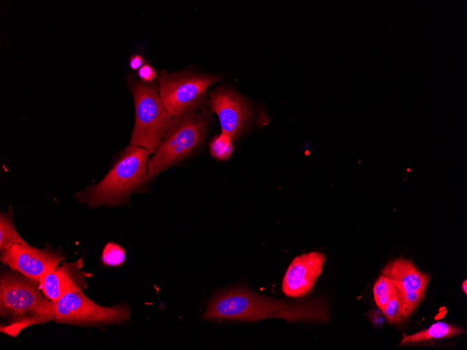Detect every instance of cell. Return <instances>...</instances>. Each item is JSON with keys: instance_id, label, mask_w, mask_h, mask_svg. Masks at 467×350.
<instances>
[{"instance_id": "6da1fadb", "label": "cell", "mask_w": 467, "mask_h": 350, "mask_svg": "<svg viewBox=\"0 0 467 350\" xmlns=\"http://www.w3.org/2000/svg\"><path fill=\"white\" fill-rule=\"evenodd\" d=\"M0 330L16 337L29 326L54 321V302L40 286L10 268L0 274Z\"/></svg>"}, {"instance_id": "7a4b0ae2", "label": "cell", "mask_w": 467, "mask_h": 350, "mask_svg": "<svg viewBox=\"0 0 467 350\" xmlns=\"http://www.w3.org/2000/svg\"><path fill=\"white\" fill-rule=\"evenodd\" d=\"M149 154L144 147H127L105 177L96 184L76 193V200L93 209L128 204L131 195L143 191L152 179L148 171Z\"/></svg>"}, {"instance_id": "3957f363", "label": "cell", "mask_w": 467, "mask_h": 350, "mask_svg": "<svg viewBox=\"0 0 467 350\" xmlns=\"http://www.w3.org/2000/svg\"><path fill=\"white\" fill-rule=\"evenodd\" d=\"M207 110L173 117L162 140L148 161L151 177L190 156L203 142L210 123Z\"/></svg>"}, {"instance_id": "277c9868", "label": "cell", "mask_w": 467, "mask_h": 350, "mask_svg": "<svg viewBox=\"0 0 467 350\" xmlns=\"http://www.w3.org/2000/svg\"><path fill=\"white\" fill-rule=\"evenodd\" d=\"M129 85L136 110L130 145L144 147L153 154L173 117L167 110L156 82L131 80Z\"/></svg>"}, {"instance_id": "5b68a950", "label": "cell", "mask_w": 467, "mask_h": 350, "mask_svg": "<svg viewBox=\"0 0 467 350\" xmlns=\"http://www.w3.org/2000/svg\"><path fill=\"white\" fill-rule=\"evenodd\" d=\"M157 79L160 96L174 117L203 110L208 103L206 99L208 88L220 78L188 71L168 73L162 70Z\"/></svg>"}, {"instance_id": "8992f818", "label": "cell", "mask_w": 467, "mask_h": 350, "mask_svg": "<svg viewBox=\"0 0 467 350\" xmlns=\"http://www.w3.org/2000/svg\"><path fill=\"white\" fill-rule=\"evenodd\" d=\"M56 323L81 327L103 328L120 325L130 319L127 303L112 307L101 306L87 297L83 291L69 292L54 302Z\"/></svg>"}, {"instance_id": "52a82bcc", "label": "cell", "mask_w": 467, "mask_h": 350, "mask_svg": "<svg viewBox=\"0 0 467 350\" xmlns=\"http://www.w3.org/2000/svg\"><path fill=\"white\" fill-rule=\"evenodd\" d=\"M66 255L47 244L43 249L27 242L1 251L0 261L9 268L37 284L41 289L45 277L58 266Z\"/></svg>"}, {"instance_id": "ba28073f", "label": "cell", "mask_w": 467, "mask_h": 350, "mask_svg": "<svg viewBox=\"0 0 467 350\" xmlns=\"http://www.w3.org/2000/svg\"><path fill=\"white\" fill-rule=\"evenodd\" d=\"M208 105L219 118L222 133L234 140L248 126L253 115L250 104L235 91L219 87L208 94Z\"/></svg>"}, {"instance_id": "9c48e42d", "label": "cell", "mask_w": 467, "mask_h": 350, "mask_svg": "<svg viewBox=\"0 0 467 350\" xmlns=\"http://www.w3.org/2000/svg\"><path fill=\"white\" fill-rule=\"evenodd\" d=\"M325 255L311 251L296 256L289 264L283 278L282 290L289 298H301L308 294L321 275Z\"/></svg>"}, {"instance_id": "30bf717a", "label": "cell", "mask_w": 467, "mask_h": 350, "mask_svg": "<svg viewBox=\"0 0 467 350\" xmlns=\"http://www.w3.org/2000/svg\"><path fill=\"white\" fill-rule=\"evenodd\" d=\"M82 265L80 258L55 268L43 279L41 290L45 297L55 302L69 292L86 289L89 274L83 271Z\"/></svg>"}, {"instance_id": "8fae6325", "label": "cell", "mask_w": 467, "mask_h": 350, "mask_svg": "<svg viewBox=\"0 0 467 350\" xmlns=\"http://www.w3.org/2000/svg\"><path fill=\"white\" fill-rule=\"evenodd\" d=\"M381 275L397 282L406 291L425 292L430 280L429 275L421 272L411 259L403 257L389 262Z\"/></svg>"}, {"instance_id": "7c38bea8", "label": "cell", "mask_w": 467, "mask_h": 350, "mask_svg": "<svg viewBox=\"0 0 467 350\" xmlns=\"http://www.w3.org/2000/svg\"><path fill=\"white\" fill-rule=\"evenodd\" d=\"M465 333L464 329L444 321L436 322L429 328L412 335L403 334L399 346L412 345L422 342L457 336Z\"/></svg>"}, {"instance_id": "4fadbf2b", "label": "cell", "mask_w": 467, "mask_h": 350, "mask_svg": "<svg viewBox=\"0 0 467 350\" xmlns=\"http://www.w3.org/2000/svg\"><path fill=\"white\" fill-rule=\"evenodd\" d=\"M26 243L17 233L13 223V210L10 205L6 212L0 214V251L14 245Z\"/></svg>"}, {"instance_id": "5bb4252c", "label": "cell", "mask_w": 467, "mask_h": 350, "mask_svg": "<svg viewBox=\"0 0 467 350\" xmlns=\"http://www.w3.org/2000/svg\"><path fill=\"white\" fill-rule=\"evenodd\" d=\"M395 289L396 286L394 281L382 275L375 282L373 289L374 299L382 312L394 293Z\"/></svg>"}, {"instance_id": "9a60e30c", "label": "cell", "mask_w": 467, "mask_h": 350, "mask_svg": "<svg viewBox=\"0 0 467 350\" xmlns=\"http://www.w3.org/2000/svg\"><path fill=\"white\" fill-rule=\"evenodd\" d=\"M209 148L211 155L221 161L229 159L234 151L232 140L222 133L215 136L209 144Z\"/></svg>"}, {"instance_id": "2e32d148", "label": "cell", "mask_w": 467, "mask_h": 350, "mask_svg": "<svg viewBox=\"0 0 467 350\" xmlns=\"http://www.w3.org/2000/svg\"><path fill=\"white\" fill-rule=\"evenodd\" d=\"M388 323L391 324L401 323L403 321V301L400 291L396 286L395 291L386 307L382 311Z\"/></svg>"}, {"instance_id": "e0dca14e", "label": "cell", "mask_w": 467, "mask_h": 350, "mask_svg": "<svg viewBox=\"0 0 467 350\" xmlns=\"http://www.w3.org/2000/svg\"><path fill=\"white\" fill-rule=\"evenodd\" d=\"M394 281V280H393ZM395 286L400 291L403 301V321L408 319L416 310L423 299L425 292L406 291L397 282L394 281Z\"/></svg>"}, {"instance_id": "ac0fdd59", "label": "cell", "mask_w": 467, "mask_h": 350, "mask_svg": "<svg viewBox=\"0 0 467 350\" xmlns=\"http://www.w3.org/2000/svg\"><path fill=\"white\" fill-rule=\"evenodd\" d=\"M126 251L118 244L108 242L104 247L101 260L108 266L116 267L121 265L125 261Z\"/></svg>"}, {"instance_id": "d6986e66", "label": "cell", "mask_w": 467, "mask_h": 350, "mask_svg": "<svg viewBox=\"0 0 467 350\" xmlns=\"http://www.w3.org/2000/svg\"><path fill=\"white\" fill-rule=\"evenodd\" d=\"M138 76L143 82H150L157 77L155 68L148 64H143L138 70Z\"/></svg>"}, {"instance_id": "ffe728a7", "label": "cell", "mask_w": 467, "mask_h": 350, "mask_svg": "<svg viewBox=\"0 0 467 350\" xmlns=\"http://www.w3.org/2000/svg\"><path fill=\"white\" fill-rule=\"evenodd\" d=\"M143 59L138 54L133 55L129 60L130 66L134 70L140 68L143 66Z\"/></svg>"}, {"instance_id": "44dd1931", "label": "cell", "mask_w": 467, "mask_h": 350, "mask_svg": "<svg viewBox=\"0 0 467 350\" xmlns=\"http://www.w3.org/2000/svg\"><path fill=\"white\" fill-rule=\"evenodd\" d=\"M369 318L371 322L377 326H380L384 322V318L378 312L371 311L369 313Z\"/></svg>"}, {"instance_id": "7402d4cb", "label": "cell", "mask_w": 467, "mask_h": 350, "mask_svg": "<svg viewBox=\"0 0 467 350\" xmlns=\"http://www.w3.org/2000/svg\"><path fill=\"white\" fill-rule=\"evenodd\" d=\"M461 289L465 294L467 293V281L464 280L461 284Z\"/></svg>"}]
</instances>
